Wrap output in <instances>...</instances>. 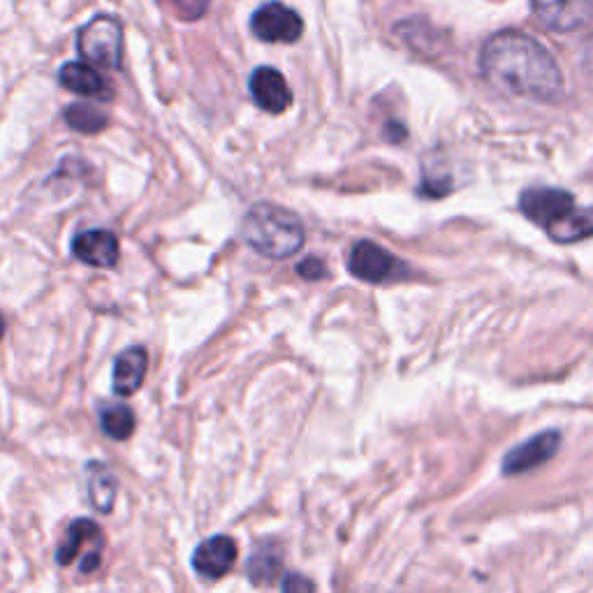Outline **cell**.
<instances>
[{"mask_svg":"<svg viewBox=\"0 0 593 593\" xmlns=\"http://www.w3.org/2000/svg\"><path fill=\"white\" fill-rule=\"evenodd\" d=\"M348 269L352 276L367 283H385L397 279L404 271L402 263L389 251L373 242H358L350 251Z\"/></svg>","mask_w":593,"mask_h":593,"instance_id":"8992f818","label":"cell"},{"mask_svg":"<svg viewBox=\"0 0 593 593\" xmlns=\"http://www.w3.org/2000/svg\"><path fill=\"white\" fill-rule=\"evenodd\" d=\"M72 253L77 260H82L89 267L97 269H112L118 263V255H121V248H118L116 234L109 230H84L79 232L72 240Z\"/></svg>","mask_w":593,"mask_h":593,"instance_id":"9c48e42d","label":"cell"},{"mask_svg":"<svg viewBox=\"0 0 593 593\" xmlns=\"http://www.w3.org/2000/svg\"><path fill=\"white\" fill-rule=\"evenodd\" d=\"M86 482L93 508L101 512H109L116 499V480L112 476V470L103 462H91L86 466Z\"/></svg>","mask_w":593,"mask_h":593,"instance_id":"9a60e30c","label":"cell"},{"mask_svg":"<svg viewBox=\"0 0 593 593\" xmlns=\"http://www.w3.org/2000/svg\"><path fill=\"white\" fill-rule=\"evenodd\" d=\"M101 427L112 441H128L137 427L135 412L124 404H107L101 412Z\"/></svg>","mask_w":593,"mask_h":593,"instance_id":"e0dca14e","label":"cell"},{"mask_svg":"<svg viewBox=\"0 0 593 593\" xmlns=\"http://www.w3.org/2000/svg\"><path fill=\"white\" fill-rule=\"evenodd\" d=\"M296 274L306 281H321L325 276V263L321 258H306L296 265Z\"/></svg>","mask_w":593,"mask_h":593,"instance_id":"7402d4cb","label":"cell"},{"mask_svg":"<svg viewBox=\"0 0 593 593\" xmlns=\"http://www.w3.org/2000/svg\"><path fill=\"white\" fill-rule=\"evenodd\" d=\"M170 3L176 14L186 19V22H193V19H200L209 10L211 0H170Z\"/></svg>","mask_w":593,"mask_h":593,"instance_id":"ffe728a7","label":"cell"},{"mask_svg":"<svg viewBox=\"0 0 593 593\" xmlns=\"http://www.w3.org/2000/svg\"><path fill=\"white\" fill-rule=\"evenodd\" d=\"M538 22L559 33L578 31L591 22L593 0H531Z\"/></svg>","mask_w":593,"mask_h":593,"instance_id":"52a82bcc","label":"cell"},{"mask_svg":"<svg viewBox=\"0 0 593 593\" xmlns=\"http://www.w3.org/2000/svg\"><path fill=\"white\" fill-rule=\"evenodd\" d=\"M281 591L283 593H315V584L309 578L300 575V572H288L281 582Z\"/></svg>","mask_w":593,"mask_h":593,"instance_id":"44dd1931","label":"cell"},{"mask_svg":"<svg viewBox=\"0 0 593 593\" xmlns=\"http://www.w3.org/2000/svg\"><path fill=\"white\" fill-rule=\"evenodd\" d=\"M77 49L86 63L93 68L116 70L121 68L124 58V28L114 16H93L91 22L79 31Z\"/></svg>","mask_w":593,"mask_h":593,"instance_id":"3957f363","label":"cell"},{"mask_svg":"<svg viewBox=\"0 0 593 593\" xmlns=\"http://www.w3.org/2000/svg\"><path fill=\"white\" fill-rule=\"evenodd\" d=\"M281 570V557L274 555L269 547L260 549L258 555H255L248 561V578L253 584H265L271 582L276 578V572Z\"/></svg>","mask_w":593,"mask_h":593,"instance_id":"d6986e66","label":"cell"},{"mask_svg":"<svg viewBox=\"0 0 593 593\" xmlns=\"http://www.w3.org/2000/svg\"><path fill=\"white\" fill-rule=\"evenodd\" d=\"M236 561V543L230 536H213L195 549L193 566L207 580H221Z\"/></svg>","mask_w":593,"mask_h":593,"instance_id":"8fae6325","label":"cell"},{"mask_svg":"<svg viewBox=\"0 0 593 593\" xmlns=\"http://www.w3.org/2000/svg\"><path fill=\"white\" fill-rule=\"evenodd\" d=\"M3 334H5V321H3V315H0V341H3Z\"/></svg>","mask_w":593,"mask_h":593,"instance_id":"603a6c76","label":"cell"},{"mask_svg":"<svg viewBox=\"0 0 593 593\" xmlns=\"http://www.w3.org/2000/svg\"><path fill=\"white\" fill-rule=\"evenodd\" d=\"M244 240L265 258L286 260L304 246L306 232L300 216L286 207L260 202L248 209L244 219Z\"/></svg>","mask_w":593,"mask_h":593,"instance_id":"7a4b0ae2","label":"cell"},{"mask_svg":"<svg viewBox=\"0 0 593 593\" xmlns=\"http://www.w3.org/2000/svg\"><path fill=\"white\" fill-rule=\"evenodd\" d=\"M255 105L269 114H283L292 105V91L286 77L274 68H258L248 82Z\"/></svg>","mask_w":593,"mask_h":593,"instance_id":"30bf717a","label":"cell"},{"mask_svg":"<svg viewBox=\"0 0 593 593\" xmlns=\"http://www.w3.org/2000/svg\"><path fill=\"white\" fill-rule=\"evenodd\" d=\"M89 543L91 545H105L103 528L97 526L93 520H74L70 524V528H68L66 540L61 543V547L56 549V561L61 566H70L79 557L82 547H86Z\"/></svg>","mask_w":593,"mask_h":593,"instance_id":"5bb4252c","label":"cell"},{"mask_svg":"<svg viewBox=\"0 0 593 593\" xmlns=\"http://www.w3.org/2000/svg\"><path fill=\"white\" fill-rule=\"evenodd\" d=\"M251 31L255 37L263 39V43L292 45L304 35V22L292 8L274 0V3L255 10L251 19Z\"/></svg>","mask_w":593,"mask_h":593,"instance_id":"277c9868","label":"cell"},{"mask_svg":"<svg viewBox=\"0 0 593 593\" xmlns=\"http://www.w3.org/2000/svg\"><path fill=\"white\" fill-rule=\"evenodd\" d=\"M58 82H61L63 89H68L77 95L97 97V101H103V97L112 95L107 79H103V74L86 61L66 63L61 68V72H58Z\"/></svg>","mask_w":593,"mask_h":593,"instance_id":"4fadbf2b","label":"cell"},{"mask_svg":"<svg viewBox=\"0 0 593 593\" xmlns=\"http://www.w3.org/2000/svg\"><path fill=\"white\" fill-rule=\"evenodd\" d=\"M63 116L72 130L84 135H95L107 126V114L91 103H72Z\"/></svg>","mask_w":593,"mask_h":593,"instance_id":"ac0fdd59","label":"cell"},{"mask_svg":"<svg viewBox=\"0 0 593 593\" xmlns=\"http://www.w3.org/2000/svg\"><path fill=\"white\" fill-rule=\"evenodd\" d=\"M520 209L528 221L551 230L575 211V197L559 188H528L520 197Z\"/></svg>","mask_w":593,"mask_h":593,"instance_id":"5b68a950","label":"cell"},{"mask_svg":"<svg viewBox=\"0 0 593 593\" xmlns=\"http://www.w3.org/2000/svg\"><path fill=\"white\" fill-rule=\"evenodd\" d=\"M549 234H551V240H557L561 244L580 242V240H586V236H593V207H584V209L575 207V211H572L566 221L551 228Z\"/></svg>","mask_w":593,"mask_h":593,"instance_id":"2e32d148","label":"cell"},{"mask_svg":"<svg viewBox=\"0 0 593 593\" xmlns=\"http://www.w3.org/2000/svg\"><path fill=\"white\" fill-rule=\"evenodd\" d=\"M149 369V354L144 348L132 346L118 354L112 373V387L118 397H132L144 385Z\"/></svg>","mask_w":593,"mask_h":593,"instance_id":"7c38bea8","label":"cell"},{"mask_svg":"<svg viewBox=\"0 0 593 593\" xmlns=\"http://www.w3.org/2000/svg\"><path fill=\"white\" fill-rule=\"evenodd\" d=\"M487 82L505 93L555 103L563 91V74L545 45L520 31L491 35L480 54Z\"/></svg>","mask_w":593,"mask_h":593,"instance_id":"6da1fadb","label":"cell"},{"mask_svg":"<svg viewBox=\"0 0 593 593\" xmlns=\"http://www.w3.org/2000/svg\"><path fill=\"white\" fill-rule=\"evenodd\" d=\"M559 443H561V437H559V431H555V429L538 433V437L520 443L518 447H512L505 454L503 473L505 476H520V473L543 466L545 462L555 457L557 450H559Z\"/></svg>","mask_w":593,"mask_h":593,"instance_id":"ba28073f","label":"cell"}]
</instances>
